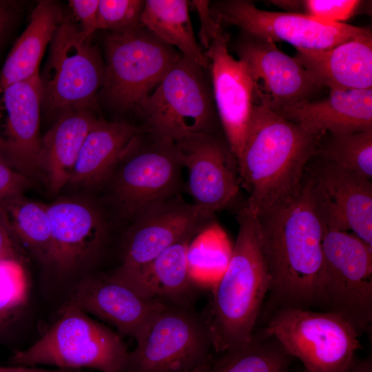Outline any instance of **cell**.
<instances>
[{"mask_svg":"<svg viewBox=\"0 0 372 372\" xmlns=\"http://www.w3.org/2000/svg\"><path fill=\"white\" fill-rule=\"evenodd\" d=\"M183 169L174 141L143 131L105 185L113 205L131 223L147 208L180 194Z\"/></svg>","mask_w":372,"mask_h":372,"instance_id":"8992f818","label":"cell"},{"mask_svg":"<svg viewBox=\"0 0 372 372\" xmlns=\"http://www.w3.org/2000/svg\"><path fill=\"white\" fill-rule=\"evenodd\" d=\"M128 355L118 332L92 319L70 301L45 333L28 348L15 351L10 362L16 366L125 372Z\"/></svg>","mask_w":372,"mask_h":372,"instance_id":"277c9868","label":"cell"},{"mask_svg":"<svg viewBox=\"0 0 372 372\" xmlns=\"http://www.w3.org/2000/svg\"><path fill=\"white\" fill-rule=\"evenodd\" d=\"M210 218L180 194L147 208L125 233L118 267L132 270L145 266L171 246L193 238Z\"/></svg>","mask_w":372,"mask_h":372,"instance_id":"5bb4252c","label":"cell"},{"mask_svg":"<svg viewBox=\"0 0 372 372\" xmlns=\"http://www.w3.org/2000/svg\"><path fill=\"white\" fill-rule=\"evenodd\" d=\"M103 90L109 101L123 110H141L182 56L142 25L111 33L105 40Z\"/></svg>","mask_w":372,"mask_h":372,"instance_id":"9c48e42d","label":"cell"},{"mask_svg":"<svg viewBox=\"0 0 372 372\" xmlns=\"http://www.w3.org/2000/svg\"><path fill=\"white\" fill-rule=\"evenodd\" d=\"M63 15L52 1H41L17 40L0 71V94L9 85L39 74V65Z\"/></svg>","mask_w":372,"mask_h":372,"instance_id":"484cf974","label":"cell"},{"mask_svg":"<svg viewBox=\"0 0 372 372\" xmlns=\"http://www.w3.org/2000/svg\"><path fill=\"white\" fill-rule=\"evenodd\" d=\"M0 210L22 249L51 265V226L47 205L20 194L1 203Z\"/></svg>","mask_w":372,"mask_h":372,"instance_id":"83f0119b","label":"cell"},{"mask_svg":"<svg viewBox=\"0 0 372 372\" xmlns=\"http://www.w3.org/2000/svg\"><path fill=\"white\" fill-rule=\"evenodd\" d=\"M287 12L302 14L321 21L343 23L351 17L363 1L358 0H271Z\"/></svg>","mask_w":372,"mask_h":372,"instance_id":"d6a6232c","label":"cell"},{"mask_svg":"<svg viewBox=\"0 0 372 372\" xmlns=\"http://www.w3.org/2000/svg\"><path fill=\"white\" fill-rule=\"evenodd\" d=\"M23 252L0 210V262L9 260L23 262Z\"/></svg>","mask_w":372,"mask_h":372,"instance_id":"74e56055","label":"cell"},{"mask_svg":"<svg viewBox=\"0 0 372 372\" xmlns=\"http://www.w3.org/2000/svg\"><path fill=\"white\" fill-rule=\"evenodd\" d=\"M275 112L321 136L372 130V88L329 90L325 98L290 104Z\"/></svg>","mask_w":372,"mask_h":372,"instance_id":"44dd1931","label":"cell"},{"mask_svg":"<svg viewBox=\"0 0 372 372\" xmlns=\"http://www.w3.org/2000/svg\"><path fill=\"white\" fill-rule=\"evenodd\" d=\"M191 3L198 14L200 21L198 37L200 43L207 50L214 39L223 30L220 24L214 19L211 14L209 1H192Z\"/></svg>","mask_w":372,"mask_h":372,"instance_id":"8d00e7d4","label":"cell"},{"mask_svg":"<svg viewBox=\"0 0 372 372\" xmlns=\"http://www.w3.org/2000/svg\"><path fill=\"white\" fill-rule=\"evenodd\" d=\"M96 120L92 110L70 111L56 118L41 138V173L51 193L68 185L83 141Z\"/></svg>","mask_w":372,"mask_h":372,"instance_id":"d4e9b609","label":"cell"},{"mask_svg":"<svg viewBox=\"0 0 372 372\" xmlns=\"http://www.w3.org/2000/svg\"><path fill=\"white\" fill-rule=\"evenodd\" d=\"M71 302L85 313L138 341L165 302L150 299L112 273L90 276L76 287Z\"/></svg>","mask_w":372,"mask_h":372,"instance_id":"d6986e66","label":"cell"},{"mask_svg":"<svg viewBox=\"0 0 372 372\" xmlns=\"http://www.w3.org/2000/svg\"><path fill=\"white\" fill-rule=\"evenodd\" d=\"M294 58L313 83L322 88H372V37L324 50L296 49Z\"/></svg>","mask_w":372,"mask_h":372,"instance_id":"7402d4cb","label":"cell"},{"mask_svg":"<svg viewBox=\"0 0 372 372\" xmlns=\"http://www.w3.org/2000/svg\"><path fill=\"white\" fill-rule=\"evenodd\" d=\"M262 330L299 359L307 372H344L360 347L352 325L330 311L278 307Z\"/></svg>","mask_w":372,"mask_h":372,"instance_id":"52a82bcc","label":"cell"},{"mask_svg":"<svg viewBox=\"0 0 372 372\" xmlns=\"http://www.w3.org/2000/svg\"><path fill=\"white\" fill-rule=\"evenodd\" d=\"M51 226V265L68 271L102 249L108 225L91 201L67 197L47 205Z\"/></svg>","mask_w":372,"mask_h":372,"instance_id":"ffe728a7","label":"cell"},{"mask_svg":"<svg viewBox=\"0 0 372 372\" xmlns=\"http://www.w3.org/2000/svg\"><path fill=\"white\" fill-rule=\"evenodd\" d=\"M99 0H70V7L83 33L90 38L97 30Z\"/></svg>","mask_w":372,"mask_h":372,"instance_id":"d590c367","label":"cell"},{"mask_svg":"<svg viewBox=\"0 0 372 372\" xmlns=\"http://www.w3.org/2000/svg\"><path fill=\"white\" fill-rule=\"evenodd\" d=\"M318 163L311 169L307 167V171L322 225L330 229L351 230L372 246L371 180L320 159Z\"/></svg>","mask_w":372,"mask_h":372,"instance_id":"9a60e30c","label":"cell"},{"mask_svg":"<svg viewBox=\"0 0 372 372\" xmlns=\"http://www.w3.org/2000/svg\"><path fill=\"white\" fill-rule=\"evenodd\" d=\"M192 239L171 246L142 267L132 270L118 267L112 274L148 298L193 307L198 285L187 263Z\"/></svg>","mask_w":372,"mask_h":372,"instance_id":"603a6c76","label":"cell"},{"mask_svg":"<svg viewBox=\"0 0 372 372\" xmlns=\"http://www.w3.org/2000/svg\"><path fill=\"white\" fill-rule=\"evenodd\" d=\"M237 219L238 231L229 261L202 314L218 353L251 339L270 287L256 216L244 206Z\"/></svg>","mask_w":372,"mask_h":372,"instance_id":"3957f363","label":"cell"},{"mask_svg":"<svg viewBox=\"0 0 372 372\" xmlns=\"http://www.w3.org/2000/svg\"><path fill=\"white\" fill-rule=\"evenodd\" d=\"M287 372H289V371H287ZM302 372H307V371H305V370L304 369V371H302Z\"/></svg>","mask_w":372,"mask_h":372,"instance_id":"b9f144b4","label":"cell"},{"mask_svg":"<svg viewBox=\"0 0 372 372\" xmlns=\"http://www.w3.org/2000/svg\"><path fill=\"white\" fill-rule=\"evenodd\" d=\"M71 17H63L50 41L48 59L40 76L42 103L58 118L65 112L93 110L105 77V63Z\"/></svg>","mask_w":372,"mask_h":372,"instance_id":"5b68a950","label":"cell"},{"mask_svg":"<svg viewBox=\"0 0 372 372\" xmlns=\"http://www.w3.org/2000/svg\"><path fill=\"white\" fill-rule=\"evenodd\" d=\"M323 228L320 307L359 335L372 321V246L353 234Z\"/></svg>","mask_w":372,"mask_h":372,"instance_id":"8fae6325","label":"cell"},{"mask_svg":"<svg viewBox=\"0 0 372 372\" xmlns=\"http://www.w3.org/2000/svg\"><path fill=\"white\" fill-rule=\"evenodd\" d=\"M221 353L203 372H287L293 358L262 330L254 332L247 342Z\"/></svg>","mask_w":372,"mask_h":372,"instance_id":"f1b7e54d","label":"cell"},{"mask_svg":"<svg viewBox=\"0 0 372 372\" xmlns=\"http://www.w3.org/2000/svg\"><path fill=\"white\" fill-rule=\"evenodd\" d=\"M15 14L14 2L0 0V44L12 25Z\"/></svg>","mask_w":372,"mask_h":372,"instance_id":"f35d334b","label":"cell"},{"mask_svg":"<svg viewBox=\"0 0 372 372\" xmlns=\"http://www.w3.org/2000/svg\"><path fill=\"white\" fill-rule=\"evenodd\" d=\"M144 4L145 1L141 0H100L97 30L117 33L138 28L141 25Z\"/></svg>","mask_w":372,"mask_h":372,"instance_id":"836d02e7","label":"cell"},{"mask_svg":"<svg viewBox=\"0 0 372 372\" xmlns=\"http://www.w3.org/2000/svg\"><path fill=\"white\" fill-rule=\"evenodd\" d=\"M315 157L363 178H372V130L324 134Z\"/></svg>","mask_w":372,"mask_h":372,"instance_id":"f546056e","label":"cell"},{"mask_svg":"<svg viewBox=\"0 0 372 372\" xmlns=\"http://www.w3.org/2000/svg\"><path fill=\"white\" fill-rule=\"evenodd\" d=\"M278 307H320L323 228L306 169L300 189L256 216Z\"/></svg>","mask_w":372,"mask_h":372,"instance_id":"6da1fadb","label":"cell"},{"mask_svg":"<svg viewBox=\"0 0 372 372\" xmlns=\"http://www.w3.org/2000/svg\"><path fill=\"white\" fill-rule=\"evenodd\" d=\"M74 372H78V371L76 370V371H75Z\"/></svg>","mask_w":372,"mask_h":372,"instance_id":"7bdbcfd3","label":"cell"},{"mask_svg":"<svg viewBox=\"0 0 372 372\" xmlns=\"http://www.w3.org/2000/svg\"><path fill=\"white\" fill-rule=\"evenodd\" d=\"M205 69L182 56L143 104V130L174 142L216 133V109Z\"/></svg>","mask_w":372,"mask_h":372,"instance_id":"ba28073f","label":"cell"},{"mask_svg":"<svg viewBox=\"0 0 372 372\" xmlns=\"http://www.w3.org/2000/svg\"><path fill=\"white\" fill-rule=\"evenodd\" d=\"M322 136L255 104L237 159L240 185L249 193L245 207L256 216L295 194Z\"/></svg>","mask_w":372,"mask_h":372,"instance_id":"7a4b0ae2","label":"cell"},{"mask_svg":"<svg viewBox=\"0 0 372 372\" xmlns=\"http://www.w3.org/2000/svg\"><path fill=\"white\" fill-rule=\"evenodd\" d=\"M209 366H204V367H202V368H200L196 371H194L192 372H203L205 369H207Z\"/></svg>","mask_w":372,"mask_h":372,"instance_id":"60d3db41","label":"cell"},{"mask_svg":"<svg viewBox=\"0 0 372 372\" xmlns=\"http://www.w3.org/2000/svg\"><path fill=\"white\" fill-rule=\"evenodd\" d=\"M136 342L125 372H192L214 360L208 327L192 307L165 302Z\"/></svg>","mask_w":372,"mask_h":372,"instance_id":"30bf717a","label":"cell"},{"mask_svg":"<svg viewBox=\"0 0 372 372\" xmlns=\"http://www.w3.org/2000/svg\"><path fill=\"white\" fill-rule=\"evenodd\" d=\"M186 0L145 1L141 24L167 45L177 48L182 56L207 69L209 62L198 46Z\"/></svg>","mask_w":372,"mask_h":372,"instance_id":"4316f807","label":"cell"},{"mask_svg":"<svg viewBox=\"0 0 372 372\" xmlns=\"http://www.w3.org/2000/svg\"><path fill=\"white\" fill-rule=\"evenodd\" d=\"M235 48L252 78L256 104L276 112L288 105L313 99L322 89L294 57L273 41L242 33Z\"/></svg>","mask_w":372,"mask_h":372,"instance_id":"2e32d148","label":"cell"},{"mask_svg":"<svg viewBox=\"0 0 372 372\" xmlns=\"http://www.w3.org/2000/svg\"><path fill=\"white\" fill-rule=\"evenodd\" d=\"M0 94V157L32 180L41 174L39 74L9 85Z\"/></svg>","mask_w":372,"mask_h":372,"instance_id":"e0dca14e","label":"cell"},{"mask_svg":"<svg viewBox=\"0 0 372 372\" xmlns=\"http://www.w3.org/2000/svg\"><path fill=\"white\" fill-rule=\"evenodd\" d=\"M210 12L220 24L236 25L242 33L290 43L296 49L324 50L351 40L372 37L368 28L331 23L308 15L267 11L247 0L210 3Z\"/></svg>","mask_w":372,"mask_h":372,"instance_id":"7c38bea8","label":"cell"},{"mask_svg":"<svg viewBox=\"0 0 372 372\" xmlns=\"http://www.w3.org/2000/svg\"><path fill=\"white\" fill-rule=\"evenodd\" d=\"M76 370L45 369L35 366H0V372H74Z\"/></svg>","mask_w":372,"mask_h":372,"instance_id":"ab89813d","label":"cell"},{"mask_svg":"<svg viewBox=\"0 0 372 372\" xmlns=\"http://www.w3.org/2000/svg\"><path fill=\"white\" fill-rule=\"evenodd\" d=\"M32 180L15 170L0 157V203L23 194Z\"/></svg>","mask_w":372,"mask_h":372,"instance_id":"e575fe53","label":"cell"},{"mask_svg":"<svg viewBox=\"0 0 372 372\" xmlns=\"http://www.w3.org/2000/svg\"><path fill=\"white\" fill-rule=\"evenodd\" d=\"M229 35L218 34L205 52L209 62L212 93L226 140L239 157L245 141L255 103L254 84L242 60L229 52Z\"/></svg>","mask_w":372,"mask_h":372,"instance_id":"ac0fdd59","label":"cell"},{"mask_svg":"<svg viewBox=\"0 0 372 372\" xmlns=\"http://www.w3.org/2000/svg\"><path fill=\"white\" fill-rule=\"evenodd\" d=\"M28 281L23 262H0V334L18 319L27 302Z\"/></svg>","mask_w":372,"mask_h":372,"instance_id":"1f68e13d","label":"cell"},{"mask_svg":"<svg viewBox=\"0 0 372 372\" xmlns=\"http://www.w3.org/2000/svg\"><path fill=\"white\" fill-rule=\"evenodd\" d=\"M174 143L178 158L188 171L187 187L193 204L211 217L238 192L237 158L227 141L216 133L195 134Z\"/></svg>","mask_w":372,"mask_h":372,"instance_id":"4fadbf2b","label":"cell"},{"mask_svg":"<svg viewBox=\"0 0 372 372\" xmlns=\"http://www.w3.org/2000/svg\"><path fill=\"white\" fill-rule=\"evenodd\" d=\"M232 247L221 227L209 223L190 241L187 249V263L192 278L199 280L216 278L225 270Z\"/></svg>","mask_w":372,"mask_h":372,"instance_id":"4dcf8cb0","label":"cell"},{"mask_svg":"<svg viewBox=\"0 0 372 372\" xmlns=\"http://www.w3.org/2000/svg\"><path fill=\"white\" fill-rule=\"evenodd\" d=\"M143 129L97 118L87 133L68 185L96 187L106 184Z\"/></svg>","mask_w":372,"mask_h":372,"instance_id":"cb8c5ba5","label":"cell"}]
</instances>
